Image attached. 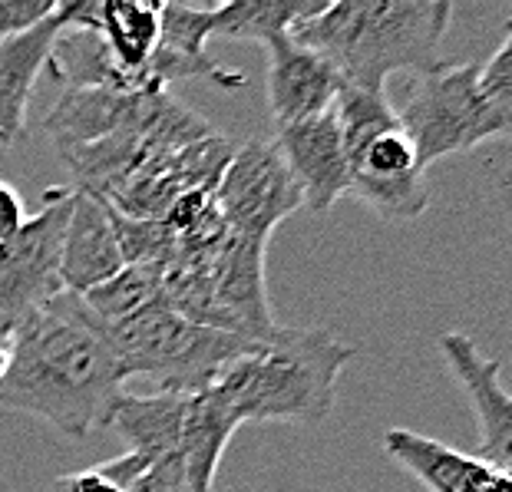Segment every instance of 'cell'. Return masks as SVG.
Segmentation results:
<instances>
[{"instance_id":"44dd1931","label":"cell","mask_w":512,"mask_h":492,"mask_svg":"<svg viewBox=\"0 0 512 492\" xmlns=\"http://www.w3.org/2000/svg\"><path fill=\"white\" fill-rule=\"evenodd\" d=\"M162 275H166L162 265H126L116 278L80 298L96 314V321L113 327L162 301Z\"/></svg>"},{"instance_id":"277c9868","label":"cell","mask_w":512,"mask_h":492,"mask_svg":"<svg viewBox=\"0 0 512 492\" xmlns=\"http://www.w3.org/2000/svg\"><path fill=\"white\" fill-rule=\"evenodd\" d=\"M331 113L341 129L351 189L357 202L387 222H413L427 212L430 185L427 169L403 133L394 100L384 93H367L344 86Z\"/></svg>"},{"instance_id":"3957f363","label":"cell","mask_w":512,"mask_h":492,"mask_svg":"<svg viewBox=\"0 0 512 492\" xmlns=\"http://www.w3.org/2000/svg\"><path fill=\"white\" fill-rule=\"evenodd\" d=\"M354 347L318 327H278L275 337L238 357L219 377V393L238 423L318 426L331 417L337 380Z\"/></svg>"},{"instance_id":"ffe728a7","label":"cell","mask_w":512,"mask_h":492,"mask_svg":"<svg viewBox=\"0 0 512 492\" xmlns=\"http://www.w3.org/2000/svg\"><path fill=\"white\" fill-rule=\"evenodd\" d=\"M328 0H235L215 7V37L255 40L268 47L271 40L291 37V30L308 17L321 14Z\"/></svg>"},{"instance_id":"9a60e30c","label":"cell","mask_w":512,"mask_h":492,"mask_svg":"<svg viewBox=\"0 0 512 492\" xmlns=\"http://www.w3.org/2000/svg\"><path fill=\"white\" fill-rule=\"evenodd\" d=\"M126 268L113 212L90 192H73L67 228L60 242V284L70 294H86Z\"/></svg>"},{"instance_id":"d4e9b609","label":"cell","mask_w":512,"mask_h":492,"mask_svg":"<svg viewBox=\"0 0 512 492\" xmlns=\"http://www.w3.org/2000/svg\"><path fill=\"white\" fill-rule=\"evenodd\" d=\"M126 492H195L179 453L156 459Z\"/></svg>"},{"instance_id":"603a6c76","label":"cell","mask_w":512,"mask_h":492,"mask_svg":"<svg viewBox=\"0 0 512 492\" xmlns=\"http://www.w3.org/2000/svg\"><path fill=\"white\" fill-rule=\"evenodd\" d=\"M476 83L489 103H496L499 109H509L512 113V30L493 50V57L486 63H479Z\"/></svg>"},{"instance_id":"4fadbf2b","label":"cell","mask_w":512,"mask_h":492,"mask_svg":"<svg viewBox=\"0 0 512 492\" xmlns=\"http://www.w3.org/2000/svg\"><path fill=\"white\" fill-rule=\"evenodd\" d=\"M268 109L275 126H291L301 119L321 116L334 106L344 80L328 60L294 43L291 37L271 40L268 47Z\"/></svg>"},{"instance_id":"cb8c5ba5","label":"cell","mask_w":512,"mask_h":492,"mask_svg":"<svg viewBox=\"0 0 512 492\" xmlns=\"http://www.w3.org/2000/svg\"><path fill=\"white\" fill-rule=\"evenodd\" d=\"M60 0H0V43L24 37L47 17L57 14Z\"/></svg>"},{"instance_id":"2e32d148","label":"cell","mask_w":512,"mask_h":492,"mask_svg":"<svg viewBox=\"0 0 512 492\" xmlns=\"http://www.w3.org/2000/svg\"><path fill=\"white\" fill-rule=\"evenodd\" d=\"M63 24V14L47 17L24 37L0 43V149H10L27 129V109L34 96V83L50 60L53 40H57Z\"/></svg>"},{"instance_id":"d6986e66","label":"cell","mask_w":512,"mask_h":492,"mask_svg":"<svg viewBox=\"0 0 512 492\" xmlns=\"http://www.w3.org/2000/svg\"><path fill=\"white\" fill-rule=\"evenodd\" d=\"M185 417V393H123L110 417V430L126 443V453H136L156 463L162 456L179 453Z\"/></svg>"},{"instance_id":"9c48e42d","label":"cell","mask_w":512,"mask_h":492,"mask_svg":"<svg viewBox=\"0 0 512 492\" xmlns=\"http://www.w3.org/2000/svg\"><path fill=\"white\" fill-rule=\"evenodd\" d=\"M215 7L162 4L159 47L146 63V86L152 93H166L169 83L179 80H212L225 90L245 86L242 73L225 70L209 53V40L215 37Z\"/></svg>"},{"instance_id":"4316f807","label":"cell","mask_w":512,"mask_h":492,"mask_svg":"<svg viewBox=\"0 0 512 492\" xmlns=\"http://www.w3.org/2000/svg\"><path fill=\"white\" fill-rule=\"evenodd\" d=\"M57 486H60V492H119V486L103 473L100 466H90V469H80V473L60 476Z\"/></svg>"},{"instance_id":"f1b7e54d","label":"cell","mask_w":512,"mask_h":492,"mask_svg":"<svg viewBox=\"0 0 512 492\" xmlns=\"http://www.w3.org/2000/svg\"><path fill=\"white\" fill-rule=\"evenodd\" d=\"M50 492H60V486H57V483H53V489H50Z\"/></svg>"},{"instance_id":"5bb4252c","label":"cell","mask_w":512,"mask_h":492,"mask_svg":"<svg viewBox=\"0 0 512 492\" xmlns=\"http://www.w3.org/2000/svg\"><path fill=\"white\" fill-rule=\"evenodd\" d=\"M384 453L427 492H512V476L486 459L460 453L433 436L403 430L384 433Z\"/></svg>"},{"instance_id":"52a82bcc","label":"cell","mask_w":512,"mask_h":492,"mask_svg":"<svg viewBox=\"0 0 512 492\" xmlns=\"http://www.w3.org/2000/svg\"><path fill=\"white\" fill-rule=\"evenodd\" d=\"M215 209L228 235L245 242H268L285 218L301 212V189L275 139H248L235 149L215 185Z\"/></svg>"},{"instance_id":"e0dca14e","label":"cell","mask_w":512,"mask_h":492,"mask_svg":"<svg viewBox=\"0 0 512 492\" xmlns=\"http://www.w3.org/2000/svg\"><path fill=\"white\" fill-rule=\"evenodd\" d=\"M159 14L162 4L143 0H100L96 7L93 30L110 50L126 93H152L146 86V63L159 47Z\"/></svg>"},{"instance_id":"7402d4cb","label":"cell","mask_w":512,"mask_h":492,"mask_svg":"<svg viewBox=\"0 0 512 492\" xmlns=\"http://www.w3.org/2000/svg\"><path fill=\"white\" fill-rule=\"evenodd\" d=\"M110 205V202H106ZM113 228L119 238V251H123L126 265H162L166 268L179 251V238L166 222H146V218H126L119 215L113 205Z\"/></svg>"},{"instance_id":"ba28073f","label":"cell","mask_w":512,"mask_h":492,"mask_svg":"<svg viewBox=\"0 0 512 492\" xmlns=\"http://www.w3.org/2000/svg\"><path fill=\"white\" fill-rule=\"evenodd\" d=\"M70 202L73 189H50L43 195V209L0 248V324L14 327L20 317L63 294L60 242Z\"/></svg>"},{"instance_id":"ac0fdd59","label":"cell","mask_w":512,"mask_h":492,"mask_svg":"<svg viewBox=\"0 0 512 492\" xmlns=\"http://www.w3.org/2000/svg\"><path fill=\"white\" fill-rule=\"evenodd\" d=\"M235 413L225 403L219 387L199 390L185 397V417H182V436H179V459L189 473V483L195 492H212L215 476H219L222 456L228 440L238 430Z\"/></svg>"},{"instance_id":"8992f818","label":"cell","mask_w":512,"mask_h":492,"mask_svg":"<svg viewBox=\"0 0 512 492\" xmlns=\"http://www.w3.org/2000/svg\"><path fill=\"white\" fill-rule=\"evenodd\" d=\"M479 63L440 67L413 76L394 113L427 169L446 156L473 152L489 139H503L512 126L509 109L489 103L476 83Z\"/></svg>"},{"instance_id":"8fae6325","label":"cell","mask_w":512,"mask_h":492,"mask_svg":"<svg viewBox=\"0 0 512 492\" xmlns=\"http://www.w3.org/2000/svg\"><path fill=\"white\" fill-rule=\"evenodd\" d=\"M440 357L446 360L450 374L456 377V384L466 390L476 417V430H479V459H486L489 466L512 469V397L503 387V377H499V364L496 357H483L476 351V344L466 334L453 331L443 334L440 341Z\"/></svg>"},{"instance_id":"7c38bea8","label":"cell","mask_w":512,"mask_h":492,"mask_svg":"<svg viewBox=\"0 0 512 492\" xmlns=\"http://www.w3.org/2000/svg\"><path fill=\"white\" fill-rule=\"evenodd\" d=\"M169 93H123V90H67L47 116V133L60 152L90 146L116 133H149L162 100Z\"/></svg>"},{"instance_id":"484cf974","label":"cell","mask_w":512,"mask_h":492,"mask_svg":"<svg viewBox=\"0 0 512 492\" xmlns=\"http://www.w3.org/2000/svg\"><path fill=\"white\" fill-rule=\"evenodd\" d=\"M27 222L24 215V199L17 195V189L10 182H0V248L20 232V225Z\"/></svg>"},{"instance_id":"83f0119b","label":"cell","mask_w":512,"mask_h":492,"mask_svg":"<svg viewBox=\"0 0 512 492\" xmlns=\"http://www.w3.org/2000/svg\"><path fill=\"white\" fill-rule=\"evenodd\" d=\"M7 364H10V331H0V384L7 377Z\"/></svg>"},{"instance_id":"7a4b0ae2","label":"cell","mask_w":512,"mask_h":492,"mask_svg":"<svg viewBox=\"0 0 512 492\" xmlns=\"http://www.w3.org/2000/svg\"><path fill=\"white\" fill-rule=\"evenodd\" d=\"M450 20L446 0H337L294 27L291 40L328 60L344 86L384 93L394 73L440 67Z\"/></svg>"},{"instance_id":"6da1fadb","label":"cell","mask_w":512,"mask_h":492,"mask_svg":"<svg viewBox=\"0 0 512 492\" xmlns=\"http://www.w3.org/2000/svg\"><path fill=\"white\" fill-rule=\"evenodd\" d=\"M126 377L110 327L96 321L80 294L63 291L10 331V364L0 407L27 413L83 440L106 430Z\"/></svg>"},{"instance_id":"30bf717a","label":"cell","mask_w":512,"mask_h":492,"mask_svg":"<svg viewBox=\"0 0 512 492\" xmlns=\"http://www.w3.org/2000/svg\"><path fill=\"white\" fill-rule=\"evenodd\" d=\"M275 146L301 189V209L311 215L331 212L351 189L344 139L331 109L301 123L278 126Z\"/></svg>"},{"instance_id":"5b68a950","label":"cell","mask_w":512,"mask_h":492,"mask_svg":"<svg viewBox=\"0 0 512 492\" xmlns=\"http://www.w3.org/2000/svg\"><path fill=\"white\" fill-rule=\"evenodd\" d=\"M110 337L126 384L133 377H149V393H185V397L215 387L238 357L261 344L185 321L162 301L123 324H113Z\"/></svg>"}]
</instances>
